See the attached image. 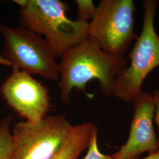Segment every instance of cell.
<instances>
[{
  "label": "cell",
  "mask_w": 159,
  "mask_h": 159,
  "mask_svg": "<svg viewBox=\"0 0 159 159\" xmlns=\"http://www.w3.org/2000/svg\"><path fill=\"white\" fill-rule=\"evenodd\" d=\"M142 159H159V149L153 153L149 154L148 156Z\"/></svg>",
  "instance_id": "14"
},
{
  "label": "cell",
  "mask_w": 159,
  "mask_h": 159,
  "mask_svg": "<svg viewBox=\"0 0 159 159\" xmlns=\"http://www.w3.org/2000/svg\"><path fill=\"white\" fill-rule=\"evenodd\" d=\"M6 42V58L13 70L58 81L59 64L50 47L42 37L23 27L1 26Z\"/></svg>",
  "instance_id": "6"
},
{
  "label": "cell",
  "mask_w": 159,
  "mask_h": 159,
  "mask_svg": "<svg viewBox=\"0 0 159 159\" xmlns=\"http://www.w3.org/2000/svg\"><path fill=\"white\" fill-rule=\"evenodd\" d=\"M0 64L2 65H5L7 66H10L11 67V63L10 62L9 60H8L6 57H2L0 56Z\"/></svg>",
  "instance_id": "15"
},
{
  "label": "cell",
  "mask_w": 159,
  "mask_h": 159,
  "mask_svg": "<svg viewBox=\"0 0 159 159\" xmlns=\"http://www.w3.org/2000/svg\"><path fill=\"white\" fill-rule=\"evenodd\" d=\"M133 0H102L91 21L89 39L110 56L123 58L131 43L136 40Z\"/></svg>",
  "instance_id": "4"
},
{
  "label": "cell",
  "mask_w": 159,
  "mask_h": 159,
  "mask_svg": "<svg viewBox=\"0 0 159 159\" xmlns=\"http://www.w3.org/2000/svg\"><path fill=\"white\" fill-rule=\"evenodd\" d=\"M97 127L94 131L88 147V152L84 159H113L111 155L102 153L98 148L97 143Z\"/></svg>",
  "instance_id": "12"
},
{
  "label": "cell",
  "mask_w": 159,
  "mask_h": 159,
  "mask_svg": "<svg viewBox=\"0 0 159 159\" xmlns=\"http://www.w3.org/2000/svg\"><path fill=\"white\" fill-rule=\"evenodd\" d=\"M97 125L89 122L72 125L63 148L52 159H77L88 148Z\"/></svg>",
  "instance_id": "9"
},
{
  "label": "cell",
  "mask_w": 159,
  "mask_h": 159,
  "mask_svg": "<svg viewBox=\"0 0 159 159\" xmlns=\"http://www.w3.org/2000/svg\"><path fill=\"white\" fill-rule=\"evenodd\" d=\"M128 64L124 57L110 56L89 39L82 41L66 51L59 64L58 88L61 101L68 102L73 89L90 96L85 89L92 80L98 81L105 96H113L116 79Z\"/></svg>",
  "instance_id": "1"
},
{
  "label": "cell",
  "mask_w": 159,
  "mask_h": 159,
  "mask_svg": "<svg viewBox=\"0 0 159 159\" xmlns=\"http://www.w3.org/2000/svg\"><path fill=\"white\" fill-rule=\"evenodd\" d=\"M132 102L134 113L128 139L117 152L110 154L113 159H139L144 153L149 154L159 149L154 130L155 108L152 94L142 90Z\"/></svg>",
  "instance_id": "8"
},
{
  "label": "cell",
  "mask_w": 159,
  "mask_h": 159,
  "mask_svg": "<svg viewBox=\"0 0 159 159\" xmlns=\"http://www.w3.org/2000/svg\"><path fill=\"white\" fill-rule=\"evenodd\" d=\"M77 20L88 22L93 18L97 7L91 0H76Z\"/></svg>",
  "instance_id": "11"
},
{
  "label": "cell",
  "mask_w": 159,
  "mask_h": 159,
  "mask_svg": "<svg viewBox=\"0 0 159 159\" xmlns=\"http://www.w3.org/2000/svg\"><path fill=\"white\" fill-rule=\"evenodd\" d=\"M23 27L42 37L54 55L63 54L89 39V23L72 20L68 6L60 0H17Z\"/></svg>",
  "instance_id": "2"
},
{
  "label": "cell",
  "mask_w": 159,
  "mask_h": 159,
  "mask_svg": "<svg viewBox=\"0 0 159 159\" xmlns=\"http://www.w3.org/2000/svg\"><path fill=\"white\" fill-rule=\"evenodd\" d=\"M157 4L156 0L143 2L142 30L128 55L130 63L115 80L113 96L125 102H132L147 76L159 66V37L154 27Z\"/></svg>",
  "instance_id": "3"
},
{
  "label": "cell",
  "mask_w": 159,
  "mask_h": 159,
  "mask_svg": "<svg viewBox=\"0 0 159 159\" xmlns=\"http://www.w3.org/2000/svg\"><path fill=\"white\" fill-rule=\"evenodd\" d=\"M1 93L8 104L32 124L44 119L50 107L47 89L23 71L12 70L2 86Z\"/></svg>",
  "instance_id": "7"
},
{
  "label": "cell",
  "mask_w": 159,
  "mask_h": 159,
  "mask_svg": "<svg viewBox=\"0 0 159 159\" xmlns=\"http://www.w3.org/2000/svg\"><path fill=\"white\" fill-rule=\"evenodd\" d=\"M152 97L153 99L154 104V120L158 127L159 132V81L158 87L153 92Z\"/></svg>",
  "instance_id": "13"
},
{
  "label": "cell",
  "mask_w": 159,
  "mask_h": 159,
  "mask_svg": "<svg viewBox=\"0 0 159 159\" xmlns=\"http://www.w3.org/2000/svg\"><path fill=\"white\" fill-rule=\"evenodd\" d=\"M72 125L64 115L46 117L40 123L15 124L11 159H52L66 142Z\"/></svg>",
  "instance_id": "5"
},
{
  "label": "cell",
  "mask_w": 159,
  "mask_h": 159,
  "mask_svg": "<svg viewBox=\"0 0 159 159\" xmlns=\"http://www.w3.org/2000/svg\"><path fill=\"white\" fill-rule=\"evenodd\" d=\"M10 117L2 120L0 124V159H11L12 134L10 130Z\"/></svg>",
  "instance_id": "10"
}]
</instances>
